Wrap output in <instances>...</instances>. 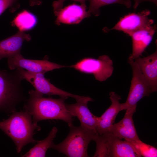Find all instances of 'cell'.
<instances>
[{"instance_id": "6da1fadb", "label": "cell", "mask_w": 157, "mask_h": 157, "mask_svg": "<svg viewBox=\"0 0 157 157\" xmlns=\"http://www.w3.org/2000/svg\"><path fill=\"white\" fill-rule=\"evenodd\" d=\"M28 94L24 108L31 115L33 122L38 123L42 120L59 119L65 122L68 125L72 124L73 117L67 110L65 102L67 98L45 97L33 90H29Z\"/></svg>"}, {"instance_id": "7a4b0ae2", "label": "cell", "mask_w": 157, "mask_h": 157, "mask_svg": "<svg viewBox=\"0 0 157 157\" xmlns=\"http://www.w3.org/2000/svg\"><path fill=\"white\" fill-rule=\"evenodd\" d=\"M0 129L10 138L19 153L26 144H35L33 138L35 131H39L40 127L33 122L31 115L25 110L13 112L9 117L0 121Z\"/></svg>"}, {"instance_id": "3957f363", "label": "cell", "mask_w": 157, "mask_h": 157, "mask_svg": "<svg viewBox=\"0 0 157 157\" xmlns=\"http://www.w3.org/2000/svg\"><path fill=\"white\" fill-rule=\"evenodd\" d=\"M12 70L0 68V112L8 114L15 111L17 106L26 100L19 71Z\"/></svg>"}, {"instance_id": "277c9868", "label": "cell", "mask_w": 157, "mask_h": 157, "mask_svg": "<svg viewBox=\"0 0 157 157\" xmlns=\"http://www.w3.org/2000/svg\"><path fill=\"white\" fill-rule=\"evenodd\" d=\"M68 126L69 131L66 137L58 144L53 142L49 149L56 150L67 157H89L87 153L88 146L98 133L81 125L76 126L72 124Z\"/></svg>"}, {"instance_id": "5b68a950", "label": "cell", "mask_w": 157, "mask_h": 157, "mask_svg": "<svg viewBox=\"0 0 157 157\" xmlns=\"http://www.w3.org/2000/svg\"><path fill=\"white\" fill-rule=\"evenodd\" d=\"M93 140L96 147L93 157H139L129 142L109 132L97 135Z\"/></svg>"}, {"instance_id": "8992f818", "label": "cell", "mask_w": 157, "mask_h": 157, "mask_svg": "<svg viewBox=\"0 0 157 157\" xmlns=\"http://www.w3.org/2000/svg\"><path fill=\"white\" fill-rule=\"evenodd\" d=\"M69 67L82 73L92 74L100 82L110 77L114 69L112 60L106 55L101 56L97 59L84 58Z\"/></svg>"}, {"instance_id": "52a82bcc", "label": "cell", "mask_w": 157, "mask_h": 157, "mask_svg": "<svg viewBox=\"0 0 157 157\" xmlns=\"http://www.w3.org/2000/svg\"><path fill=\"white\" fill-rule=\"evenodd\" d=\"M132 70V77L129 92L126 102L121 104L122 110L136 106L138 102L152 93L149 84L134 60H128Z\"/></svg>"}, {"instance_id": "ba28073f", "label": "cell", "mask_w": 157, "mask_h": 157, "mask_svg": "<svg viewBox=\"0 0 157 157\" xmlns=\"http://www.w3.org/2000/svg\"><path fill=\"white\" fill-rule=\"evenodd\" d=\"M22 80L30 83L35 90L42 94L58 95L60 97L74 98L76 101L84 99L85 97L74 94L60 89L51 84L44 77V73H33L18 68Z\"/></svg>"}, {"instance_id": "9c48e42d", "label": "cell", "mask_w": 157, "mask_h": 157, "mask_svg": "<svg viewBox=\"0 0 157 157\" xmlns=\"http://www.w3.org/2000/svg\"><path fill=\"white\" fill-rule=\"evenodd\" d=\"M8 67L11 70L21 68L33 73H44L67 66L50 62L46 59L36 60L25 58L21 53L8 58Z\"/></svg>"}, {"instance_id": "30bf717a", "label": "cell", "mask_w": 157, "mask_h": 157, "mask_svg": "<svg viewBox=\"0 0 157 157\" xmlns=\"http://www.w3.org/2000/svg\"><path fill=\"white\" fill-rule=\"evenodd\" d=\"M151 12L145 10L137 13H132L121 18L118 22L110 29L122 31L130 36L133 32L152 26L154 20L148 18Z\"/></svg>"}, {"instance_id": "8fae6325", "label": "cell", "mask_w": 157, "mask_h": 157, "mask_svg": "<svg viewBox=\"0 0 157 157\" xmlns=\"http://www.w3.org/2000/svg\"><path fill=\"white\" fill-rule=\"evenodd\" d=\"M92 101V99L89 97L86 99L76 101L74 104H66V106L73 117L78 118L80 125L87 129L97 132V117L91 113L88 106V102Z\"/></svg>"}, {"instance_id": "7c38bea8", "label": "cell", "mask_w": 157, "mask_h": 157, "mask_svg": "<svg viewBox=\"0 0 157 157\" xmlns=\"http://www.w3.org/2000/svg\"><path fill=\"white\" fill-rule=\"evenodd\" d=\"M136 106L128 108L122 119L117 123H114L108 132L116 137L124 140H133L139 139L133 119Z\"/></svg>"}, {"instance_id": "4fadbf2b", "label": "cell", "mask_w": 157, "mask_h": 157, "mask_svg": "<svg viewBox=\"0 0 157 157\" xmlns=\"http://www.w3.org/2000/svg\"><path fill=\"white\" fill-rule=\"evenodd\" d=\"M86 5L70 4L62 8L55 13L57 17L56 24L60 23L68 24H78L84 19L89 17L90 15L86 11Z\"/></svg>"}, {"instance_id": "5bb4252c", "label": "cell", "mask_w": 157, "mask_h": 157, "mask_svg": "<svg viewBox=\"0 0 157 157\" xmlns=\"http://www.w3.org/2000/svg\"><path fill=\"white\" fill-rule=\"evenodd\" d=\"M111 104L100 117H97V131L99 135L108 131L111 126L114 123L118 113L122 111L121 104L119 102L120 97L114 92L109 94Z\"/></svg>"}, {"instance_id": "9a60e30c", "label": "cell", "mask_w": 157, "mask_h": 157, "mask_svg": "<svg viewBox=\"0 0 157 157\" xmlns=\"http://www.w3.org/2000/svg\"><path fill=\"white\" fill-rule=\"evenodd\" d=\"M156 25L136 31L129 36L132 40V53L128 60H134L140 57L151 41L156 32Z\"/></svg>"}, {"instance_id": "2e32d148", "label": "cell", "mask_w": 157, "mask_h": 157, "mask_svg": "<svg viewBox=\"0 0 157 157\" xmlns=\"http://www.w3.org/2000/svg\"><path fill=\"white\" fill-rule=\"evenodd\" d=\"M137 63L152 92L157 90V50L146 57L136 58Z\"/></svg>"}, {"instance_id": "e0dca14e", "label": "cell", "mask_w": 157, "mask_h": 157, "mask_svg": "<svg viewBox=\"0 0 157 157\" xmlns=\"http://www.w3.org/2000/svg\"><path fill=\"white\" fill-rule=\"evenodd\" d=\"M31 39L29 34L19 31L14 35L0 41V60L21 53L24 42L29 41Z\"/></svg>"}, {"instance_id": "ac0fdd59", "label": "cell", "mask_w": 157, "mask_h": 157, "mask_svg": "<svg viewBox=\"0 0 157 157\" xmlns=\"http://www.w3.org/2000/svg\"><path fill=\"white\" fill-rule=\"evenodd\" d=\"M58 129L53 127L49 133L48 136L41 140L37 141V143L28 151L22 157H45L47 150L49 149L53 140L55 138Z\"/></svg>"}, {"instance_id": "d6986e66", "label": "cell", "mask_w": 157, "mask_h": 157, "mask_svg": "<svg viewBox=\"0 0 157 157\" xmlns=\"http://www.w3.org/2000/svg\"><path fill=\"white\" fill-rule=\"evenodd\" d=\"M37 19L30 12L24 10L18 13L12 22V24L17 27L19 31L24 32L32 29L36 25Z\"/></svg>"}, {"instance_id": "ffe728a7", "label": "cell", "mask_w": 157, "mask_h": 157, "mask_svg": "<svg viewBox=\"0 0 157 157\" xmlns=\"http://www.w3.org/2000/svg\"><path fill=\"white\" fill-rule=\"evenodd\" d=\"M125 140L132 146L139 157L157 156V149L153 146L143 142L140 139Z\"/></svg>"}, {"instance_id": "44dd1931", "label": "cell", "mask_w": 157, "mask_h": 157, "mask_svg": "<svg viewBox=\"0 0 157 157\" xmlns=\"http://www.w3.org/2000/svg\"><path fill=\"white\" fill-rule=\"evenodd\" d=\"M90 5L88 12L91 15L92 14L95 16L99 15V8L101 7L114 3L124 5L127 8H130L131 5L130 0H89Z\"/></svg>"}, {"instance_id": "7402d4cb", "label": "cell", "mask_w": 157, "mask_h": 157, "mask_svg": "<svg viewBox=\"0 0 157 157\" xmlns=\"http://www.w3.org/2000/svg\"><path fill=\"white\" fill-rule=\"evenodd\" d=\"M18 0H0V15L7 9L11 8V10H15L19 6Z\"/></svg>"}, {"instance_id": "603a6c76", "label": "cell", "mask_w": 157, "mask_h": 157, "mask_svg": "<svg viewBox=\"0 0 157 157\" xmlns=\"http://www.w3.org/2000/svg\"><path fill=\"white\" fill-rule=\"evenodd\" d=\"M67 0H57L53 2L52 6L53 8L54 13H55L59 10L62 8L64 3ZM80 3L81 4L86 5V0H71Z\"/></svg>"}, {"instance_id": "cb8c5ba5", "label": "cell", "mask_w": 157, "mask_h": 157, "mask_svg": "<svg viewBox=\"0 0 157 157\" xmlns=\"http://www.w3.org/2000/svg\"><path fill=\"white\" fill-rule=\"evenodd\" d=\"M134 3L133 7L134 9L137 8L139 5L144 1H149L153 3L156 5L157 4V0H133Z\"/></svg>"}, {"instance_id": "d4e9b609", "label": "cell", "mask_w": 157, "mask_h": 157, "mask_svg": "<svg viewBox=\"0 0 157 157\" xmlns=\"http://www.w3.org/2000/svg\"><path fill=\"white\" fill-rule=\"evenodd\" d=\"M29 4L31 6L39 5L42 3L41 0H29Z\"/></svg>"}]
</instances>
